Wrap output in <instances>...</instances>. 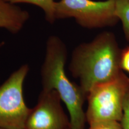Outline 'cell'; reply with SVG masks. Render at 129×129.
<instances>
[{
	"mask_svg": "<svg viewBox=\"0 0 129 129\" xmlns=\"http://www.w3.org/2000/svg\"><path fill=\"white\" fill-rule=\"evenodd\" d=\"M29 71L25 63L13 72L0 85V127L25 129L30 111L23 96V84Z\"/></svg>",
	"mask_w": 129,
	"mask_h": 129,
	"instance_id": "obj_5",
	"label": "cell"
},
{
	"mask_svg": "<svg viewBox=\"0 0 129 129\" xmlns=\"http://www.w3.org/2000/svg\"><path fill=\"white\" fill-rule=\"evenodd\" d=\"M54 90H42L37 104L30 109L25 129H71V121Z\"/></svg>",
	"mask_w": 129,
	"mask_h": 129,
	"instance_id": "obj_6",
	"label": "cell"
},
{
	"mask_svg": "<svg viewBox=\"0 0 129 129\" xmlns=\"http://www.w3.org/2000/svg\"><path fill=\"white\" fill-rule=\"evenodd\" d=\"M12 4L27 3L40 7L44 12L45 19L48 23L53 24L56 21L55 17L56 3L54 0H4Z\"/></svg>",
	"mask_w": 129,
	"mask_h": 129,
	"instance_id": "obj_8",
	"label": "cell"
},
{
	"mask_svg": "<svg viewBox=\"0 0 129 129\" xmlns=\"http://www.w3.org/2000/svg\"><path fill=\"white\" fill-rule=\"evenodd\" d=\"M0 129H4V128H1V127H0Z\"/></svg>",
	"mask_w": 129,
	"mask_h": 129,
	"instance_id": "obj_14",
	"label": "cell"
},
{
	"mask_svg": "<svg viewBox=\"0 0 129 129\" xmlns=\"http://www.w3.org/2000/svg\"><path fill=\"white\" fill-rule=\"evenodd\" d=\"M115 12L122 24L125 38L129 41V0H114Z\"/></svg>",
	"mask_w": 129,
	"mask_h": 129,
	"instance_id": "obj_9",
	"label": "cell"
},
{
	"mask_svg": "<svg viewBox=\"0 0 129 129\" xmlns=\"http://www.w3.org/2000/svg\"><path fill=\"white\" fill-rule=\"evenodd\" d=\"M55 17L73 18L82 28L88 29L114 26L119 22L114 0H60L56 3Z\"/></svg>",
	"mask_w": 129,
	"mask_h": 129,
	"instance_id": "obj_4",
	"label": "cell"
},
{
	"mask_svg": "<svg viewBox=\"0 0 129 129\" xmlns=\"http://www.w3.org/2000/svg\"><path fill=\"white\" fill-rule=\"evenodd\" d=\"M68 58L66 43L57 35L47 39L40 75L42 90L56 91L67 106L71 129H84L87 122L83 105L87 96L80 85L69 80L65 71Z\"/></svg>",
	"mask_w": 129,
	"mask_h": 129,
	"instance_id": "obj_2",
	"label": "cell"
},
{
	"mask_svg": "<svg viewBox=\"0 0 129 129\" xmlns=\"http://www.w3.org/2000/svg\"><path fill=\"white\" fill-rule=\"evenodd\" d=\"M123 129H129V91L125 97L123 105V114L121 121Z\"/></svg>",
	"mask_w": 129,
	"mask_h": 129,
	"instance_id": "obj_11",
	"label": "cell"
},
{
	"mask_svg": "<svg viewBox=\"0 0 129 129\" xmlns=\"http://www.w3.org/2000/svg\"><path fill=\"white\" fill-rule=\"evenodd\" d=\"M121 51L115 34L108 30L74 48L68 69L86 96L95 86L115 80L123 72Z\"/></svg>",
	"mask_w": 129,
	"mask_h": 129,
	"instance_id": "obj_1",
	"label": "cell"
},
{
	"mask_svg": "<svg viewBox=\"0 0 129 129\" xmlns=\"http://www.w3.org/2000/svg\"><path fill=\"white\" fill-rule=\"evenodd\" d=\"M128 91L129 77L124 71L115 80L93 87L87 96L85 117L88 125L105 121L121 122Z\"/></svg>",
	"mask_w": 129,
	"mask_h": 129,
	"instance_id": "obj_3",
	"label": "cell"
},
{
	"mask_svg": "<svg viewBox=\"0 0 129 129\" xmlns=\"http://www.w3.org/2000/svg\"><path fill=\"white\" fill-rule=\"evenodd\" d=\"M88 129H123L120 122L105 121L90 125Z\"/></svg>",
	"mask_w": 129,
	"mask_h": 129,
	"instance_id": "obj_10",
	"label": "cell"
},
{
	"mask_svg": "<svg viewBox=\"0 0 129 129\" xmlns=\"http://www.w3.org/2000/svg\"><path fill=\"white\" fill-rule=\"evenodd\" d=\"M5 44H6V43H5V41H3L0 42V50L2 49V48L4 47Z\"/></svg>",
	"mask_w": 129,
	"mask_h": 129,
	"instance_id": "obj_13",
	"label": "cell"
},
{
	"mask_svg": "<svg viewBox=\"0 0 129 129\" xmlns=\"http://www.w3.org/2000/svg\"><path fill=\"white\" fill-rule=\"evenodd\" d=\"M121 67L124 72L129 74V46L122 48L121 54Z\"/></svg>",
	"mask_w": 129,
	"mask_h": 129,
	"instance_id": "obj_12",
	"label": "cell"
},
{
	"mask_svg": "<svg viewBox=\"0 0 129 129\" xmlns=\"http://www.w3.org/2000/svg\"><path fill=\"white\" fill-rule=\"evenodd\" d=\"M29 17L28 11L16 4L0 0V28L16 34L22 30Z\"/></svg>",
	"mask_w": 129,
	"mask_h": 129,
	"instance_id": "obj_7",
	"label": "cell"
}]
</instances>
